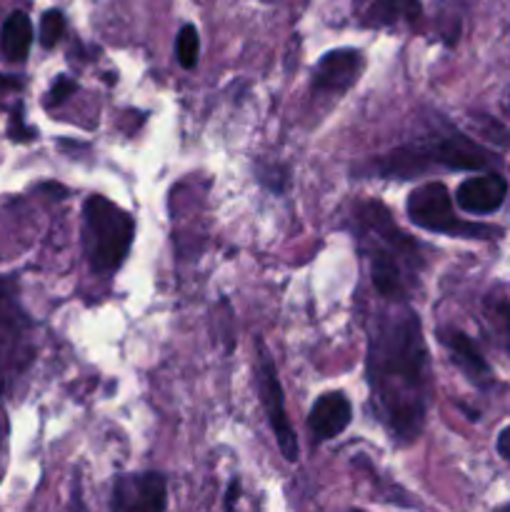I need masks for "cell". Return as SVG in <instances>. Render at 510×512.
<instances>
[{"label":"cell","mask_w":510,"mask_h":512,"mask_svg":"<svg viewBox=\"0 0 510 512\" xmlns=\"http://www.w3.org/2000/svg\"><path fill=\"white\" fill-rule=\"evenodd\" d=\"M358 15L363 25L388 28L398 20H415L420 15V0H358Z\"/></svg>","instance_id":"obj_12"},{"label":"cell","mask_w":510,"mask_h":512,"mask_svg":"<svg viewBox=\"0 0 510 512\" xmlns=\"http://www.w3.org/2000/svg\"><path fill=\"white\" fill-rule=\"evenodd\" d=\"M485 320H488L490 333L498 340L500 348L510 355V300H488Z\"/></svg>","instance_id":"obj_14"},{"label":"cell","mask_w":510,"mask_h":512,"mask_svg":"<svg viewBox=\"0 0 510 512\" xmlns=\"http://www.w3.org/2000/svg\"><path fill=\"white\" fill-rule=\"evenodd\" d=\"M238 498H240V483L238 480H233L228 488V495H225V510H233V505L238 503Z\"/></svg>","instance_id":"obj_21"},{"label":"cell","mask_w":510,"mask_h":512,"mask_svg":"<svg viewBox=\"0 0 510 512\" xmlns=\"http://www.w3.org/2000/svg\"><path fill=\"white\" fill-rule=\"evenodd\" d=\"M165 478L160 473L123 475L115 480L113 508L115 510H165Z\"/></svg>","instance_id":"obj_7"},{"label":"cell","mask_w":510,"mask_h":512,"mask_svg":"<svg viewBox=\"0 0 510 512\" xmlns=\"http://www.w3.org/2000/svg\"><path fill=\"white\" fill-rule=\"evenodd\" d=\"M135 223L123 208L103 195H90L83 205V243L93 273L110 275L123 265L133 245Z\"/></svg>","instance_id":"obj_4"},{"label":"cell","mask_w":510,"mask_h":512,"mask_svg":"<svg viewBox=\"0 0 510 512\" xmlns=\"http://www.w3.org/2000/svg\"><path fill=\"white\" fill-rule=\"evenodd\" d=\"M498 453L503 455L505 460H510V425H508V428L500 430V435H498Z\"/></svg>","instance_id":"obj_20"},{"label":"cell","mask_w":510,"mask_h":512,"mask_svg":"<svg viewBox=\"0 0 510 512\" xmlns=\"http://www.w3.org/2000/svg\"><path fill=\"white\" fill-rule=\"evenodd\" d=\"M65 33V18L60 10H48L40 18V45L43 48H55Z\"/></svg>","instance_id":"obj_16"},{"label":"cell","mask_w":510,"mask_h":512,"mask_svg":"<svg viewBox=\"0 0 510 512\" xmlns=\"http://www.w3.org/2000/svg\"><path fill=\"white\" fill-rule=\"evenodd\" d=\"M438 340L443 343V348L448 350L453 363L473 380L475 385H490L493 380V373H490L488 360L483 358V353L478 350V345L463 333V330L455 328H440Z\"/></svg>","instance_id":"obj_11"},{"label":"cell","mask_w":510,"mask_h":512,"mask_svg":"<svg viewBox=\"0 0 510 512\" xmlns=\"http://www.w3.org/2000/svg\"><path fill=\"white\" fill-rule=\"evenodd\" d=\"M263 3H273V0H263Z\"/></svg>","instance_id":"obj_22"},{"label":"cell","mask_w":510,"mask_h":512,"mask_svg":"<svg viewBox=\"0 0 510 512\" xmlns=\"http://www.w3.org/2000/svg\"><path fill=\"white\" fill-rule=\"evenodd\" d=\"M505 195H508V183H505L503 175L485 173L463 180L455 190V203L465 213L485 215L495 213L505 203Z\"/></svg>","instance_id":"obj_9"},{"label":"cell","mask_w":510,"mask_h":512,"mask_svg":"<svg viewBox=\"0 0 510 512\" xmlns=\"http://www.w3.org/2000/svg\"><path fill=\"white\" fill-rule=\"evenodd\" d=\"M358 235L370 260V278L385 300H405L423 265L418 243L390 218L388 208L368 200L358 208Z\"/></svg>","instance_id":"obj_2"},{"label":"cell","mask_w":510,"mask_h":512,"mask_svg":"<svg viewBox=\"0 0 510 512\" xmlns=\"http://www.w3.org/2000/svg\"><path fill=\"white\" fill-rule=\"evenodd\" d=\"M33 45V23L25 13L15 10L3 25V53L10 63H23Z\"/></svg>","instance_id":"obj_13"},{"label":"cell","mask_w":510,"mask_h":512,"mask_svg":"<svg viewBox=\"0 0 510 512\" xmlns=\"http://www.w3.org/2000/svg\"><path fill=\"white\" fill-rule=\"evenodd\" d=\"M258 390H260V403H263L268 423L273 428L278 448L288 463L298 460V438L293 433L288 413H285V395L283 385H280L278 370H275L273 360H270L268 350L260 345V363H258Z\"/></svg>","instance_id":"obj_6"},{"label":"cell","mask_w":510,"mask_h":512,"mask_svg":"<svg viewBox=\"0 0 510 512\" xmlns=\"http://www.w3.org/2000/svg\"><path fill=\"white\" fill-rule=\"evenodd\" d=\"M360 68H363V55H360V50H328L315 63L313 93H345L358 80Z\"/></svg>","instance_id":"obj_8"},{"label":"cell","mask_w":510,"mask_h":512,"mask_svg":"<svg viewBox=\"0 0 510 512\" xmlns=\"http://www.w3.org/2000/svg\"><path fill=\"white\" fill-rule=\"evenodd\" d=\"M353 420V408L343 393H323L308 415V433L313 443H325L343 433Z\"/></svg>","instance_id":"obj_10"},{"label":"cell","mask_w":510,"mask_h":512,"mask_svg":"<svg viewBox=\"0 0 510 512\" xmlns=\"http://www.w3.org/2000/svg\"><path fill=\"white\" fill-rule=\"evenodd\" d=\"M175 50H178V63L180 68L193 70L198 65L200 58V35L195 30V25H183L178 33V43H175Z\"/></svg>","instance_id":"obj_15"},{"label":"cell","mask_w":510,"mask_h":512,"mask_svg":"<svg viewBox=\"0 0 510 512\" xmlns=\"http://www.w3.org/2000/svg\"><path fill=\"white\" fill-rule=\"evenodd\" d=\"M10 138L13 140H30L35 138V130L33 128H25L23 118H20V110L13 115V125H10Z\"/></svg>","instance_id":"obj_19"},{"label":"cell","mask_w":510,"mask_h":512,"mask_svg":"<svg viewBox=\"0 0 510 512\" xmlns=\"http://www.w3.org/2000/svg\"><path fill=\"white\" fill-rule=\"evenodd\" d=\"M368 385L375 413L400 445L413 443L430 408L428 345L415 310L405 300H388L375 315L368 345Z\"/></svg>","instance_id":"obj_1"},{"label":"cell","mask_w":510,"mask_h":512,"mask_svg":"<svg viewBox=\"0 0 510 512\" xmlns=\"http://www.w3.org/2000/svg\"><path fill=\"white\" fill-rule=\"evenodd\" d=\"M258 180L265 185V188L275 190V193H283L288 175H285L283 168H275V165H273V168H268V170L258 168Z\"/></svg>","instance_id":"obj_17"},{"label":"cell","mask_w":510,"mask_h":512,"mask_svg":"<svg viewBox=\"0 0 510 512\" xmlns=\"http://www.w3.org/2000/svg\"><path fill=\"white\" fill-rule=\"evenodd\" d=\"M75 90H78L75 80L73 78H65V75H63V78L55 80L53 90H50V103H55V105L65 103V100H68L70 95L75 93Z\"/></svg>","instance_id":"obj_18"},{"label":"cell","mask_w":510,"mask_h":512,"mask_svg":"<svg viewBox=\"0 0 510 512\" xmlns=\"http://www.w3.org/2000/svg\"><path fill=\"white\" fill-rule=\"evenodd\" d=\"M495 163L498 158L488 148L470 140L465 133L450 130V133L425 135V138L390 150L388 155L375 160L373 170L380 178H413V175L428 173L430 168L485 170Z\"/></svg>","instance_id":"obj_3"},{"label":"cell","mask_w":510,"mask_h":512,"mask_svg":"<svg viewBox=\"0 0 510 512\" xmlns=\"http://www.w3.org/2000/svg\"><path fill=\"white\" fill-rule=\"evenodd\" d=\"M408 210L410 223L418 228L430 230V233L443 235H458V238H478V240H493L500 235V228L493 225H478L465 223L455 215L453 200H450L448 188L443 183H425L418 185L413 193L408 195Z\"/></svg>","instance_id":"obj_5"}]
</instances>
